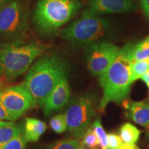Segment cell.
<instances>
[{
	"instance_id": "d6986e66",
	"label": "cell",
	"mask_w": 149,
	"mask_h": 149,
	"mask_svg": "<svg viewBox=\"0 0 149 149\" xmlns=\"http://www.w3.org/2000/svg\"><path fill=\"white\" fill-rule=\"evenodd\" d=\"M90 127L93 130L100 141L101 149H109V139L108 135L102 125L101 119L97 118L94 121Z\"/></svg>"
},
{
	"instance_id": "f1b7e54d",
	"label": "cell",
	"mask_w": 149,
	"mask_h": 149,
	"mask_svg": "<svg viewBox=\"0 0 149 149\" xmlns=\"http://www.w3.org/2000/svg\"><path fill=\"white\" fill-rule=\"evenodd\" d=\"M147 128H148V133H149V124H148V125L147 126V127H146Z\"/></svg>"
},
{
	"instance_id": "7a4b0ae2",
	"label": "cell",
	"mask_w": 149,
	"mask_h": 149,
	"mask_svg": "<svg viewBox=\"0 0 149 149\" xmlns=\"http://www.w3.org/2000/svg\"><path fill=\"white\" fill-rule=\"evenodd\" d=\"M129 44L121 48L116 59L109 69L99 76V81L103 89V95L100 103L102 110L111 102L120 104L128 97L131 86L130 65L128 57Z\"/></svg>"
},
{
	"instance_id": "7c38bea8",
	"label": "cell",
	"mask_w": 149,
	"mask_h": 149,
	"mask_svg": "<svg viewBox=\"0 0 149 149\" xmlns=\"http://www.w3.org/2000/svg\"><path fill=\"white\" fill-rule=\"evenodd\" d=\"M124 107L128 118L139 125L147 127L149 124V102L124 101Z\"/></svg>"
},
{
	"instance_id": "ac0fdd59",
	"label": "cell",
	"mask_w": 149,
	"mask_h": 149,
	"mask_svg": "<svg viewBox=\"0 0 149 149\" xmlns=\"http://www.w3.org/2000/svg\"><path fill=\"white\" fill-rule=\"evenodd\" d=\"M81 138V141L80 142L84 149H99L100 147V141L91 127L86 130Z\"/></svg>"
},
{
	"instance_id": "6da1fadb",
	"label": "cell",
	"mask_w": 149,
	"mask_h": 149,
	"mask_svg": "<svg viewBox=\"0 0 149 149\" xmlns=\"http://www.w3.org/2000/svg\"><path fill=\"white\" fill-rule=\"evenodd\" d=\"M66 73L64 59L55 53H46L31 66L24 83L37 103L43 107L46 99Z\"/></svg>"
},
{
	"instance_id": "4316f807",
	"label": "cell",
	"mask_w": 149,
	"mask_h": 149,
	"mask_svg": "<svg viewBox=\"0 0 149 149\" xmlns=\"http://www.w3.org/2000/svg\"><path fill=\"white\" fill-rule=\"evenodd\" d=\"M141 79H142V81H144V82L146 84L147 87H148L149 93V70L141 77Z\"/></svg>"
},
{
	"instance_id": "5b68a950",
	"label": "cell",
	"mask_w": 149,
	"mask_h": 149,
	"mask_svg": "<svg viewBox=\"0 0 149 149\" xmlns=\"http://www.w3.org/2000/svg\"><path fill=\"white\" fill-rule=\"evenodd\" d=\"M113 31L111 20L99 15H81L60 33L63 40L81 46L106 41Z\"/></svg>"
},
{
	"instance_id": "30bf717a",
	"label": "cell",
	"mask_w": 149,
	"mask_h": 149,
	"mask_svg": "<svg viewBox=\"0 0 149 149\" xmlns=\"http://www.w3.org/2000/svg\"><path fill=\"white\" fill-rule=\"evenodd\" d=\"M135 8L134 0H90L81 15L100 16L131 12Z\"/></svg>"
},
{
	"instance_id": "e0dca14e",
	"label": "cell",
	"mask_w": 149,
	"mask_h": 149,
	"mask_svg": "<svg viewBox=\"0 0 149 149\" xmlns=\"http://www.w3.org/2000/svg\"><path fill=\"white\" fill-rule=\"evenodd\" d=\"M149 70V59L131 61L130 65V82L133 84L141 79Z\"/></svg>"
},
{
	"instance_id": "8fae6325",
	"label": "cell",
	"mask_w": 149,
	"mask_h": 149,
	"mask_svg": "<svg viewBox=\"0 0 149 149\" xmlns=\"http://www.w3.org/2000/svg\"><path fill=\"white\" fill-rule=\"evenodd\" d=\"M70 91L69 84L66 77L58 83L46 99L44 105V113L46 117L52 113L61 111L70 99Z\"/></svg>"
},
{
	"instance_id": "83f0119b",
	"label": "cell",
	"mask_w": 149,
	"mask_h": 149,
	"mask_svg": "<svg viewBox=\"0 0 149 149\" xmlns=\"http://www.w3.org/2000/svg\"><path fill=\"white\" fill-rule=\"evenodd\" d=\"M6 1H8V0H0V6L2 5L3 3H4Z\"/></svg>"
},
{
	"instance_id": "484cf974",
	"label": "cell",
	"mask_w": 149,
	"mask_h": 149,
	"mask_svg": "<svg viewBox=\"0 0 149 149\" xmlns=\"http://www.w3.org/2000/svg\"><path fill=\"white\" fill-rule=\"evenodd\" d=\"M136 148H137V146H135V144L122 142L119 149H136Z\"/></svg>"
},
{
	"instance_id": "d4e9b609",
	"label": "cell",
	"mask_w": 149,
	"mask_h": 149,
	"mask_svg": "<svg viewBox=\"0 0 149 149\" xmlns=\"http://www.w3.org/2000/svg\"><path fill=\"white\" fill-rule=\"evenodd\" d=\"M140 3L143 12L149 19V0H140Z\"/></svg>"
},
{
	"instance_id": "4fadbf2b",
	"label": "cell",
	"mask_w": 149,
	"mask_h": 149,
	"mask_svg": "<svg viewBox=\"0 0 149 149\" xmlns=\"http://www.w3.org/2000/svg\"><path fill=\"white\" fill-rule=\"evenodd\" d=\"M46 130V124L35 118H26L24 125V137L26 142L37 141Z\"/></svg>"
},
{
	"instance_id": "2e32d148",
	"label": "cell",
	"mask_w": 149,
	"mask_h": 149,
	"mask_svg": "<svg viewBox=\"0 0 149 149\" xmlns=\"http://www.w3.org/2000/svg\"><path fill=\"white\" fill-rule=\"evenodd\" d=\"M140 130L130 123H126L120 128V137L123 142L135 144L139 138Z\"/></svg>"
},
{
	"instance_id": "603a6c76",
	"label": "cell",
	"mask_w": 149,
	"mask_h": 149,
	"mask_svg": "<svg viewBox=\"0 0 149 149\" xmlns=\"http://www.w3.org/2000/svg\"><path fill=\"white\" fill-rule=\"evenodd\" d=\"M109 139V149H119L122 141L120 137L115 133L108 134Z\"/></svg>"
},
{
	"instance_id": "f546056e",
	"label": "cell",
	"mask_w": 149,
	"mask_h": 149,
	"mask_svg": "<svg viewBox=\"0 0 149 149\" xmlns=\"http://www.w3.org/2000/svg\"><path fill=\"white\" fill-rule=\"evenodd\" d=\"M1 122H2V120H0V124H1Z\"/></svg>"
},
{
	"instance_id": "277c9868",
	"label": "cell",
	"mask_w": 149,
	"mask_h": 149,
	"mask_svg": "<svg viewBox=\"0 0 149 149\" xmlns=\"http://www.w3.org/2000/svg\"><path fill=\"white\" fill-rule=\"evenodd\" d=\"M81 6L80 0H38L33 23L40 34H54L74 17Z\"/></svg>"
},
{
	"instance_id": "52a82bcc",
	"label": "cell",
	"mask_w": 149,
	"mask_h": 149,
	"mask_svg": "<svg viewBox=\"0 0 149 149\" xmlns=\"http://www.w3.org/2000/svg\"><path fill=\"white\" fill-rule=\"evenodd\" d=\"M95 98L90 94L78 96L70 103L64 115L67 129L75 138H81L91 126L95 115Z\"/></svg>"
},
{
	"instance_id": "4dcf8cb0",
	"label": "cell",
	"mask_w": 149,
	"mask_h": 149,
	"mask_svg": "<svg viewBox=\"0 0 149 149\" xmlns=\"http://www.w3.org/2000/svg\"><path fill=\"white\" fill-rule=\"evenodd\" d=\"M136 149H139V148H138V147H137V148H136Z\"/></svg>"
},
{
	"instance_id": "44dd1931",
	"label": "cell",
	"mask_w": 149,
	"mask_h": 149,
	"mask_svg": "<svg viewBox=\"0 0 149 149\" xmlns=\"http://www.w3.org/2000/svg\"><path fill=\"white\" fill-rule=\"evenodd\" d=\"M50 126L55 133H63L67 129V124L64 114H59L53 117L50 121Z\"/></svg>"
},
{
	"instance_id": "9c48e42d",
	"label": "cell",
	"mask_w": 149,
	"mask_h": 149,
	"mask_svg": "<svg viewBox=\"0 0 149 149\" xmlns=\"http://www.w3.org/2000/svg\"><path fill=\"white\" fill-rule=\"evenodd\" d=\"M120 51L117 46L107 41L87 46V64L90 72L97 76L104 73L116 59Z\"/></svg>"
},
{
	"instance_id": "5bb4252c",
	"label": "cell",
	"mask_w": 149,
	"mask_h": 149,
	"mask_svg": "<svg viewBox=\"0 0 149 149\" xmlns=\"http://www.w3.org/2000/svg\"><path fill=\"white\" fill-rule=\"evenodd\" d=\"M23 132L24 125L22 124L2 121L0 124V149H2L11 139Z\"/></svg>"
},
{
	"instance_id": "7402d4cb",
	"label": "cell",
	"mask_w": 149,
	"mask_h": 149,
	"mask_svg": "<svg viewBox=\"0 0 149 149\" xmlns=\"http://www.w3.org/2000/svg\"><path fill=\"white\" fill-rule=\"evenodd\" d=\"M26 144V141L24 139L23 132L11 139L8 144L3 146L2 149H25Z\"/></svg>"
},
{
	"instance_id": "8992f818",
	"label": "cell",
	"mask_w": 149,
	"mask_h": 149,
	"mask_svg": "<svg viewBox=\"0 0 149 149\" xmlns=\"http://www.w3.org/2000/svg\"><path fill=\"white\" fill-rule=\"evenodd\" d=\"M29 29V13L22 1L8 0L0 6V39L21 40Z\"/></svg>"
},
{
	"instance_id": "9a60e30c",
	"label": "cell",
	"mask_w": 149,
	"mask_h": 149,
	"mask_svg": "<svg viewBox=\"0 0 149 149\" xmlns=\"http://www.w3.org/2000/svg\"><path fill=\"white\" fill-rule=\"evenodd\" d=\"M128 57L131 61L149 59V35L135 46L129 44Z\"/></svg>"
},
{
	"instance_id": "ba28073f",
	"label": "cell",
	"mask_w": 149,
	"mask_h": 149,
	"mask_svg": "<svg viewBox=\"0 0 149 149\" xmlns=\"http://www.w3.org/2000/svg\"><path fill=\"white\" fill-rule=\"evenodd\" d=\"M0 102L15 121L37 104L24 83L0 88Z\"/></svg>"
},
{
	"instance_id": "ffe728a7",
	"label": "cell",
	"mask_w": 149,
	"mask_h": 149,
	"mask_svg": "<svg viewBox=\"0 0 149 149\" xmlns=\"http://www.w3.org/2000/svg\"><path fill=\"white\" fill-rule=\"evenodd\" d=\"M49 149H84L79 139H62L55 142Z\"/></svg>"
},
{
	"instance_id": "3957f363",
	"label": "cell",
	"mask_w": 149,
	"mask_h": 149,
	"mask_svg": "<svg viewBox=\"0 0 149 149\" xmlns=\"http://www.w3.org/2000/svg\"><path fill=\"white\" fill-rule=\"evenodd\" d=\"M48 46L40 42L12 41L0 44V75L12 80L26 72Z\"/></svg>"
},
{
	"instance_id": "cb8c5ba5",
	"label": "cell",
	"mask_w": 149,
	"mask_h": 149,
	"mask_svg": "<svg viewBox=\"0 0 149 149\" xmlns=\"http://www.w3.org/2000/svg\"><path fill=\"white\" fill-rule=\"evenodd\" d=\"M0 120H7L9 121V122H13V121H15L13 119V117L8 114V113L6 110L5 108L3 107V106L1 102H0Z\"/></svg>"
}]
</instances>
